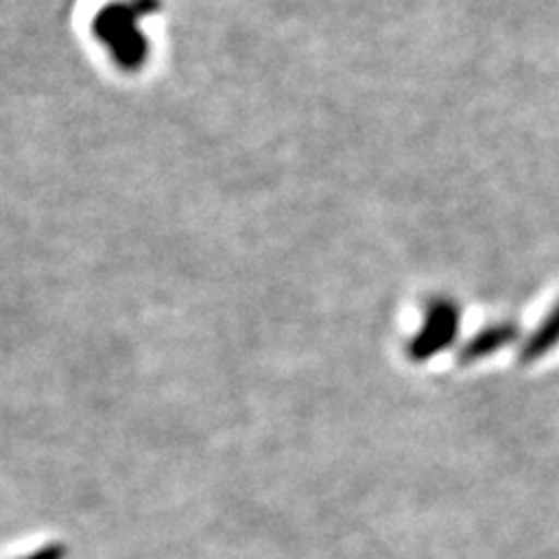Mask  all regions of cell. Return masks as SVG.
<instances>
[{"instance_id": "obj_1", "label": "cell", "mask_w": 559, "mask_h": 559, "mask_svg": "<svg viewBox=\"0 0 559 559\" xmlns=\"http://www.w3.org/2000/svg\"><path fill=\"white\" fill-rule=\"evenodd\" d=\"M162 10V0H112L94 16V38L108 49L115 66L124 73H135L150 59L152 45L143 22Z\"/></svg>"}, {"instance_id": "obj_2", "label": "cell", "mask_w": 559, "mask_h": 559, "mask_svg": "<svg viewBox=\"0 0 559 559\" xmlns=\"http://www.w3.org/2000/svg\"><path fill=\"white\" fill-rule=\"evenodd\" d=\"M462 324V310L452 299H433L427 310L423 326L417 329V334L408 343L406 353L413 361H429L436 355H441L460 336Z\"/></svg>"}, {"instance_id": "obj_3", "label": "cell", "mask_w": 559, "mask_h": 559, "mask_svg": "<svg viewBox=\"0 0 559 559\" xmlns=\"http://www.w3.org/2000/svg\"><path fill=\"white\" fill-rule=\"evenodd\" d=\"M520 338V329L515 322H495L480 329L476 336H471L466 345L460 349V364H476L503 347H511Z\"/></svg>"}, {"instance_id": "obj_4", "label": "cell", "mask_w": 559, "mask_h": 559, "mask_svg": "<svg viewBox=\"0 0 559 559\" xmlns=\"http://www.w3.org/2000/svg\"><path fill=\"white\" fill-rule=\"evenodd\" d=\"M559 345V301L552 306V310L546 314V320L540 322L527 341L522 343L520 349V361L522 364H534L544 359L552 347Z\"/></svg>"}]
</instances>
